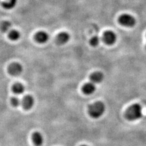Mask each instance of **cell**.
I'll return each mask as SVG.
<instances>
[{"label": "cell", "mask_w": 146, "mask_h": 146, "mask_svg": "<svg viewBox=\"0 0 146 146\" xmlns=\"http://www.w3.org/2000/svg\"><path fill=\"white\" fill-rule=\"evenodd\" d=\"M9 73L12 76H17L21 74L23 71V66L19 63H13L9 65L8 68Z\"/></svg>", "instance_id": "277c9868"}, {"label": "cell", "mask_w": 146, "mask_h": 146, "mask_svg": "<svg viewBox=\"0 0 146 146\" xmlns=\"http://www.w3.org/2000/svg\"><path fill=\"white\" fill-rule=\"evenodd\" d=\"M100 43V38L98 36H94L90 40V44L92 46H97Z\"/></svg>", "instance_id": "e0dca14e"}, {"label": "cell", "mask_w": 146, "mask_h": 146, "mask_svg": "<svg viewBox=\"0 0 146 146\" xmlns=\"http://www.w3.org/2000/svg\"><path fill=\"white\" fill-rule=\"evenodd\" d=\"M33 141L36 146H41L43 143V135L40 132H35L33 135Z\"/></svg>", "instance_id": "8fae6325"}, {"label": "cell", "mask_w": 146, "mask_h": 146, "mask_svg": "<svg viewBox=\"0 0 146 146\" xmlns=\"http://www.w3.org/2000/svg\"><path fill=\"white\" fill-rule=\"evenodd\" d=\"M142 108L139 104H133L127 110L125 116L130 121H135L142 117Z\"/></svg>", "instance_id": "7a4b0ae2"}, {"label": "cell", "mask_w": 146, "mask_h": 146, "mask_svg": "<svg viewBox=\"0 0 146 146\" xmlns=\"http://www.w3.org/2000/svg\"><path fill=\"white\" fill-rule=\"evenodd\" d=\"M20 33L19 31H18L17 30H11L9 31L8 36L10 40L12 41H17L18 39L20 38Z\"/></svg>", "instance_id": "5bb4252c"}, {"label": "cell", "mask_w": 146, "mask_h": 146, "mask_svg": "<svg viewBox=\"0 0 146 146\" xmlns=\"http://www.w3.org/2000/svg\"><path fill=\"white\" fill-rule=\"evenodd\" d=\"M119 23L126 27H133L136 24L135 18L129 14H123L119 18Z\"/></svg>", "instance_id": "3957f363"}, {"label": "cell", "mask_w": 146, "mask_h": 146, "mask_svg": "<svg viewBox=\"0 0 146 146\" xmlns=\"http://www.w3.org/2000/svg\"><path fill=\"white\" fill-rule=\"evenodd\" d=\"M11 26H12V25L9 21H3L1 24V29L3 33H7V32L10 31Z\"/></svg>", "instance_id": "9a60e30c"}, {"label": "cell", "mask_w": 146, "mask_h": 146, "mask_svg": "<svg viewBox=\"0 0 146 146\" xmlns=\"http://www.w3.org/2000/svg\"><path fill=\"white\" fill-rule=\"evenodd\" d=\"M35 40L39 43L43 44L46 43L49 39V35L46 32L41 31L38 32L35 35Z\"/></svg>", "instance_id": "52a82bcc"}, {"label": "cell", "mask_w": 146, "mask_h": 146, "mask_svg": "<svg viewBox=\"0 0 146 146\" xmlns=\"http://www.w3.org/2000/svg\"><path fill=\"white\" fill-rule=\"evenodd\" d=\"M12 90L15 94L20 95V94H22L25 92V88L23 84L20 83H17L13 85Z\"/></svg>", "instance_id": "7c38bea8"}, {"label": "cell", "mask_w": 146, "mask_h": 146, "mask_svg": "<svg viewBox=\"0 0 146 146\" xmlns=\"http://www.w3.org/2000/svg\"><path fill=\"white\" fill-rule=\"evenodd\" d=\"M104 74L103 73L99 71L94 72L90 76V80L91 82L96 84H99L104 80Z\"/></svg>", "instance_id": "9c48e42d"}, {"label": "cell", "mask_w": 146, "mask_h": 146, "mask_svg": "<svg viewBox=\"0 0 146 146\" xmlns=\"http://www.w3.org/2000/svg\"><path fill=\"white\" fill-rule=\"evenodd\" d=\"M145 47H146V46H145Z\"/></svg>", "instance_id": "d6986e66"}, {"label": "cell", "mask_w": 146, "mask_h": 146, "mask_svg": "<svg viewBox=\"0 0 146 146\" xmlns=\"http://www.w3.org/2000/svg\"><path fill=\"white\" fill-rule=\"evenodd\" d=\"M106 111V106L102 102H96L90 105L88 107V113L90 116L94 119L100 117L104 115Z\"/></svg>", "instance_id": "6da1fadb"}, {"label": "cell", "mask_w": 146, "mask_h": 146, "mask_svg": "<svg viewBox=\"0 0 146 146\" xmlns=\"http://www.w3.org/2000/svg\"><path fill=\"white\" fill-rule=\"evenodd\" d=\"M11 103L13 107H18L21 104V100L18 97H13L11 99Z\"/></svg>", "instance_id": "2e32d148"}, {"label": "cell", "mask_w": 146, "mask_h": 146, "mask_svg": "<svg viewBox=\"0 0 146 146\" xmlns=\"http://www.w3.org/2000/svg\"><path fill=\"white\" fill-rule=\"evenodd\" d=\"M81 146H88V145H81Z\"/></svg>", "instance_id": "ac0fdd59"}, {"label": "cell", "mask_w": 146, "mask_h": 146, "mask_svg": "<svg viewBox=\"0 0 146 146\" xmlns=\"http://www.w3.org/2000/svg\"><path fill=\"white\" fill-rule=\"evenodd\" d=\"M70 35L66 32H62L57 36V43L60 45H63L69 42Z\"/></svg>", "instance_id": "ba28073f"}, {"label": "cell", "mask_w": 146, "mask_h": 146, "mask_svg": "<svg viewBox=\"0 0 146 146\" xmlns=\"http://www.w3.org/2000/svg\"><path fill=\"white\" fill-rule=\"evenodd\" d=\"M96 86L95 84L92 82H89V83L85 84L82 86V91L83 93L86 95L92 94L94 93L96 91Z\"/></svg>", "instance_id": "30bf717a"}, {"label": "cell", "mask_w": 146, "mask_h": 146, "mask_svg": "<svg viewBox=\"0 0 146 146\" xmlns=\"http://www.w3.org/2000/svg\"><path fill=\"white\" fill-rule=\"evenodd\" d=\"M17 3V0H6L3 3V6L7 10H11L14 8Z\"/></svg>", "instance_id": "4fadbf2b"}, {"label": "cell", "mask_w": 146, "mask_h": 146, "mask_svg": "<svg viewBox=\"0 0 146 146\" xmlns=\"http://www.w3.org/2000/svg\"><path fill=\"white\" fill-rule=\"evenodd\" d=\"M35 100L34 98L31 95H26L21 100V105L25 110H30L34 105Z\"/></svg>", "instance_id": "8992f818"}, {"label": "cell", "mask_w": 146, "mask_h": 146, "mask_svg": "<svg viewBox=\"0 0 146 146\" xmlns=\"http://www.w3.org/2000/svg\"><path fill=\"white\" fill-rule=\"evenodd\" d=\"M103 40L107 44L112 45L116 42V35L113 31H108L104 33L103 35Z\"/></svg>", "instance_id": "5b68a950"}]
</instances>
